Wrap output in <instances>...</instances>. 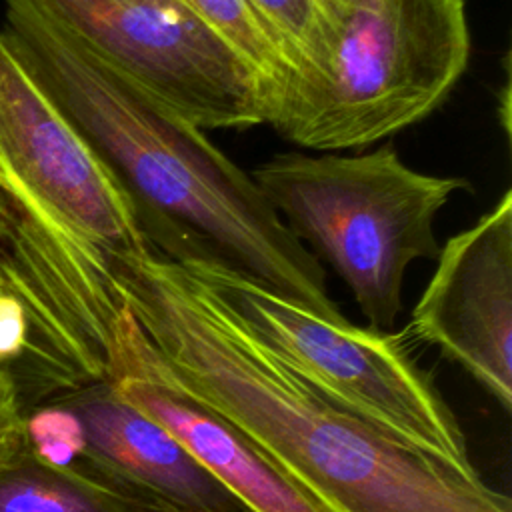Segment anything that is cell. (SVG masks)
Masks as SVG:
<instances>
[{
	"label": "cell",
	"instance_id": "3",
	"mask_svg": "<svg viewBox=\"0 0 512 512\" xmlns=\"http://www.w3.org/2000/svg\"><path fill=\"white\" fill-rule=\"evenodd\" d=\"M468 56L466 0L324 4L306 54L258 80L262 120L310 150L362 148L438 108Z\"/></svg>",
	"mask_w": 512,
	"mask_h": 512
},
{
	"label": "cell",
	"instance_id": "18",
	"mask_svg": "<svg viewBox=\"0 0 512 512\" xmlns=\"http://www.w3.org/2000/svg\"><path fill=\"white\" fill-rule=\"evenodd\" d=\"M134 508V506H132ZM134 512H162V510H156V508H144V506H140V508H134Z\"/></svg>",
	"mask_w": 512,
	"mask_h": 512
},
{
	"label": "cell",
	"instance_id": "10",
	"mask_svg": "<svg viewBox=\"0 0 512 512\" xmlns=\"http://www.w3.org/2000/svg\"><path fill=\"white\" fill-rule=\"evenodd\" d=\"M108 386L166 428L244 512H328L276 470L238 430L204 406L150 380L120 356L110 362Z\"/></svg>",
	"mask_w": 512,
	"mask_h": 512
},
{
	"label": "cell",
	"instance_id": "7",
	"mask_svg": "<svg viewBox=\"0 0 512 512\" xmlns=\"http://www.w3.org/2000/svg\"><path fill=\"white\" fill-rule=\"evenodd\" d=\"M0 192L34 226L108 266L114 254L152 250L126 192L28 76L2 32Z\"/></svg>",
	"mask_w": 512,
	"mask_h": 512
},
{
	"label": "cell",
	"instance_id": "5",
	"mask_svg": "<svg viewBox=\"0 0 512 512\" xmlns=\"http://www.w3.org/2000/svg\"><path fill=\"white\" fill-rule=\"evenodd\" d=\"M252 336L328 396L462 472L478 474L462 424L404 334L328 320L210 256L174 260Z\"/></svg>",
	"mask_w": 512,
	"mask_h": 512
},
{
	"label": "cell",
	"instance_id": "19",
	"mask_svg": "<svg viewBox=\"0 0 512 512\" xmlns=\"http://www.w3.org/2000/svg\"><path fill=\"white\" fill-rule=\"evenodd\" d=\"M6 284V274H4V266H2V260H0V286Z\"/></svg>",
	"mask_w": 512,
	"mask_h": 512
},
{
	"label": "cell",
	"instance_id": "16",
	"mask_svg": "<svg viewBox=\"0 0 512 512\" xmlns=\"http://www.w3.org/2000/svg\"><path fill=\"white\" fill-rule=\"evenodd\" d=\"M24 444V406L10 368L0 366V458Z\"/></svg>",
	"mask_w": 512,
	"mask_h": 512
},
{
	"label": "cell",
	"instance_id": "8",
	"mask_svg": "<svg viewBox=\"0 0 512 512\" xmlns=\"http://www.w3.org/2000/svg\"><path fill=\"white\" fill-rule=\"evenodd\" d=\"M416 302L410 332L512 408V192L452 236Z\"/></svg>",
	"mask_w": 512,
	"mask_h": 512
},
{
	"label": "cell",
	"instance_id": "2",
	"mask_svg": "<svg viewBox=\"0 0 512 512\" xmlns=\"http://www.w3.org/2000/svg\"><path fill=\"white\" fill-rule=\"evenodd\" d=\"M6 46L130 198L150 248L210 256L312 312L342 320L324 268L250 174L32 0H6Z\"/></svg>",
	"mask_w": 512,
	"mask_h": 512
},
{
	"label": "cell",
	"instance_id": "17",
	"mask_svg": "<svg viewBox=\"0 0 512 512\" xmlns=\"http://www.w3.org/2000/svg\"><path fill=\"white\" fill-rule=\"evenodd\" d=\"M16 226V210L12 202L0 192V246L8 240Z\"/></svg>",
	"mask_w": 512,
	"mask_h": 512
},
{
	"label": "cell",
	"instance_id": "1",
	"mask_svg": "<svg viewBox=\"0 0 512 512\" xmlns=\"http://www.w3.org/2000/svg\"><path fill=\"white\" fill-rule=\"evenodd\" d=\"M112 356L204 406L328 512H512L462 472L376 428L252 336L178 262L110 256Z\"/></svg>",
	"mask_w": 512,
	"mask_h": 512
},
{
	"label": "cell",
	"instance_id": "11",
	"mask_svg": "<svg viewBox=\"0 0 512 512\" xmlns=\"http://www.w3.org/2000/svg\"><path fill=\"white\" fill-rule=\"evenodd\" d=\"M0 512H134L112 488L78 468L34 456L26 442L0 458Z\"/></svg>",
	"mask_w": 512,
	"mask_h": 512
},
{
	"label": "cell",
	"instance_id": "4",
	"mask_svg": "<svg viewBox=\"0 0 512 512\" xmlns=\"http://www.w3.org/2000/svg\"><path fill=\"white\" fill-rule=\"evenodd\" d=\"M250 178L290 232L338 272L368 328L382 332L402 310L406 268L440 252L438 212L468 186L416 172L392 146L354 156L278 154Z\"/></svg>",
	"mask_w": 512,
	"mask_h": 512
},
{
	"label": "cell",
	"instance_id": "9",
	"mask_svg": "<svg viewBox=\"0 0 512 512\" xmlns=\"http://www.w3.org/2000/svg\"><path fill=\"white\" fill-rule=\"evenodd\" d=\"M54 402L82 430L78 470L100 480L134 508L162 512H244L238 500L158 422L124 402L108 384Z\"/></svg>",
	"mask_w": 512,
	"mask_h": 512
},
{
	"label": "cell",
	"instance_id": "14",
	"mask_svg": "<svg viewBox=\"0 0 512 512\" xmlns=\"http://www.w3.org/2000/svg\"><path fill=\"white\" fill-rule=\"evenodd\" d=\"M260 20L284 58V66L300 60L318 26L316 0H244ZM282 66V68H284Z\"/></svg>",
	"mask_w": 512,
	"mask_h": 512
},
{
	"label": "cell",
	"instance_id": "12",
	"mask_svg": "<svg viewBox=\"0 0 512 512\" xmlns=\"http://www.w3.org/2000/svg\"><path fill=\"white\" fill-rule=\"evenodd\" d=\"M226 44H230L258 74V80L274 78L284 58L260 20L244 0H180Z\"/></svg>",
	"mask_w": 512,
	"mask_h": 512
},
{
	"label": "cell",
	"instance_id": "6",
	"mask_svg": "<svg viewBox=\"0 0 512 512\" xmlns=\"http://www.w3.org/2000/svg\"><path fill=\"white\" fill-rule=\"evenodd\" d=\"M200 130L264 124L254 68L180 0H32Z\"/></svg>",
	"mask_w": 512,
	"mask_h": 512
},
{
	"label": "cell",
	"instance_id": "15",
	"mask_svg": "<svg viewBox=\"0 0 512 512\" xmlns=\"http://www.w3.org/2000/svg\"><path fill=\"white\" fill-rule=\"evenodd\" d=\"M30 320L24 302L10 290L8 280L0 286V366L12 368L26 354Z\"/></svg>",
	"mask_w": 512,
	"mask_h": 512
},
{
	"label": "cell",
	"instance_id": "13",
	"mask_svg": "<svg viewBox=\"0 0 512 512\" xmlns=\"http://www.w3.org/2000/svg\"><path fill=\"white\" fill-rule=\"evenodd\" d=\"M24 442L34 456L60 468H76L84 446L76 416L60 402L24 410Z\"/></svg>",
	"mask_w": 512,
	"mask_h": 512
},
{
	"label": "cell",
	"instance_id": "20",
	"mask_svg": "<svg viewBox=\"0 0 512 512\" xmlns=\"http://www.w3.org/2000/svg\"><path fill=\"white\" fill-rule=\"evenodd\" d=\"M318 6H324V4H334V2H340V0H316Z\"/></svg>",
	"mask_w": 512,
	"mask_h": 512
}]
</instances>
